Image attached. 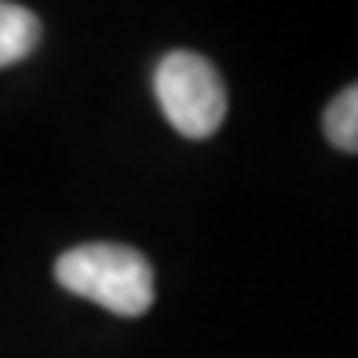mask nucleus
Masks as SVG:
<instances>
[{
    "mask_svg": "<svg viewBox=\"0 0 358 358\" xmlns=\"http://www.w3.org/2000/svg\"><path fill=\"white\" fill-rule=\"evenodd\" d=\"M55 278L62 289L121 318H139L154 303V271L132 245H113V241L77 245L59 256Z\"/></svg>",
    "mask_w": 358,
    "mask_h": 358,
    "instance_id": "nucleus-1",
    "label": "nucleus"
},
{
    "mask_svg": "<svg viewBox=\"0 0 358 358\" xmlns=\"http://www.w3.org/2000/svg\"><path fill=\"white\" fill-rule=\"evenodd\" d=\"M154 92L169 124L187 139H208L227 117V88L220 73L194 52H169L161 59Z\"/></svg>",
    "mask_w": 358,
    "mask_h": 358,
    "instance_id": "nucleus-2",
    "label": "nucleus"
},
{
    "mask_svg": "<svg viewBox=\"0 0 358 358\" xmlns=\"http://www.w3.org/2000/svg\"><path fill=\"white\" fill-rule=\"evenodd\" d=\"M41 41V22L37 15L22 4H4L0 0V66L26 59Z\"/></svg>",
    "mask_w": 358,
    "mask_h": 358,
    "instance_id": "nucleus-3",
    "label": "nucleus"
},
{
    "mask_svg": "<svg viewBox=\"0 0 358 358\" xmlns=\"http://www.w3.org/2000/svg\"><path fill=\"white\" fill-rule=\"evenodd\" d=\"M322 132H325V139H329L336 150L358 154V80L325 106Z\"/></svg>",
    "mask_w": 358,
    "mask_h": 358,
    "instance_id": "nucleus-4",
    "label": "nucleus"
}]
</instances>
